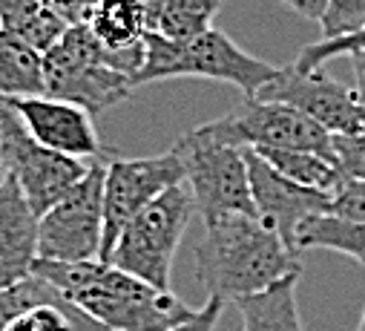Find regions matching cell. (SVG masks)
Instances as JSON below:
<instances>
[{"label":"cell","instance_id":"6da1fadb","mask_svg":"<svg viewBox=\"0 0 365 331\" xmlns=\"http://www.w3.org/2000/svg\"><path fill=\"white\" fill-rule=\"evenodd\" d=\"M32 274L49 280L72 305L101 322L107 331H170L199 311L173 291L155 288L101 260H35Z\"/></svg>","mask_w":365,"mask_h":331},{"label":"cell","instance_id":"7a4b0ae2","mask_svg":"<svg viewBox=\"0 0 365 331\" xmlns=\"http://www.w3.org/2000/svg\"><path fill=\"white\" fill-rule=\"evenodd\" d=\"M202 222L205 233L196 245V277L207 300L236 302L291 274H302L299 257L259 216L222 213Z\"/></svg>","mask_w":365,"mask_h":331},{"label":"cell","instance_id":"3957f363","mask_svg":"<svg viewBox=\"0 0 365 331\" xmlns=\"http://www.w3.org/2000/svg\"><path fill=\"white\" fill-rule=\"evenodd\" d=\"M279 66L247 55L219 29H210L193 41H170L161 32L144 35V63L135 72L133 84H155L167 78H210L222 84H233L245 98H256L259 90L273 81Z\"/></svg>","mask_w":365,"mask_h":331},{"label":"cell","instance_id":"277c9868","mask_svg":"<svg viewBox=\"0 0 365 331\" xmlns=\"http://www.w3.org/2000/svg\"><path fill=\"white\" fill-rule=\"evenodd\" d=\"M173 150L185 164V185L190 188L196 213H202V219L222 213L256 216L245 161L247 147L227 136L222 118L193 127L173 144Z\"/></svg>","mask_w":365,"mask_h":331},{"label":"cell","instance_id":"5b68a950","mask_svg":"<svg viewBox=\"0 0 365 331\" xmlns=\"http://www.w3.org/2000/svg\"><path fill=\"white\" fill-rule=\"evenodd\" d=\"M43 96L72 101L86 113H104L133 93V78L110 66L107 46L89 24H69L61 41L43 52Z\"/></svg>","mask_w":365,"mask_h":331},{"label":"cell","instance_id":"8992f818","mask_svg":"<svg viewBox=\"0 0 365 331\" xmlns=\"http://www.w3.org/2000/svg\"><path fill=\"white\" fill-rule=\"evenodd\" d=\"M193 213H196V202L190 196V188L185 182L170 188L127 222L107 263L155 288L170 291L173 257Z\"/></svg>","mask_w":365,"mask_h":331},{"label":"cell","instance_id":"52a82bcc","mask_svg":"<svg viewBox=\"0 0 365 331\" xmlns=\"http://www.w3.org/2000/svg\"><path fill=\"white\" fill-rule=\"evenodd\" d=\"M104 173L107 164L96 158L89 164V173L38 219V260H55V263L101 260Z\"/></svg>","mask_w":365,"mask_h":331},{"label":"cell","instance_id":"ba28073f","mask_svg":"<svg viewBox=\"0 0 365 331\" xmlns=\"http://www.w3.org/2000/svg\"><path fill=\"white\" fill-rule=\"evenodd\" d=\"M0 156H4L9 176L18 182L38 219L52 205H58L89 173V164L96 161H81L41 147L4 101H0Z\"/></svg>","mask_w":365,"mask_h":331},{"label":"cell","instance_id":"9c48e42d","mask_svg":"<svg viewBox=\"0 0 365 331\" xmlns=\"http://www.w3.org/2000/svg\"><path fill=\"white\" fill-rule=\"evenodd\" d=\"M185 182V164L170 147L144 158H113L104 173V245L101 263H107L115 239L133 216L153 205L161 193Z\"/></svg>","mask_w":365,"mask_h":331},{"label":"cell","instance_id":"30bf717a","mask_svg":"<svg viewBox=\"0 0 365 331\" xmlns=\"http://www.w3.org/2000/svg\"><path fill=\"white\" fill-rule=\"evenodd\" d=\"M262 101H279L319 127H325L331 136H359L362 133V118H359V98L354 87L339 84L336 78H331L322 69L314 72H299L297 66H282L277 78L267 81L259 90Z\"/></svg>","mask_w":365,"mask_h":331},{"label":"cell","instance_id":"8fae6325","mask_svg":"<svg viewBox=\"0 0 365 331\" xmlns=\"http://www.w3.org/2000/svg\"><path fill=\"white\" fill-rule=\"evenodd\" d=\"M227 136L250 150L270 147V150H311L319 156H334V136L302 116L299 110L279 104V101H262L245 98L236 113L222 118Z\"/></svg>","mask_w":365,"mask_h":331},{"label":"cell","instance_id":"7c38bea8","mask_svg":"<svg viewBox=\"0 0 365 331\" xmlns=\"http://www.w3.org/2000/svg\"><path fill=\"white\" fill-rule=\"evenodd\" d=\"M245 161H247V179H250L256 216L299 257V251H297L299 228L314 216L331 213L334 193L302 188V185L285 179L279 170H273L270 164L262 156H256L250 147L245 150Z\"/></svg>","mask_w":365,"mask_h":331},{"label":"cell","instance_id":"4fadbf2b","mask_svg":"<svg viewBox=\"0 0 365 331\" xmlns=\"http://www.w3.org/2000/svg\"><path fill=\"white\" fill-rule=\"evenodd\" d=\"M26 127V133L46 150L93 161L101 156V138L96 130V116L83 107L52 98V96H26V98H0Z\"/></svg>","mask_w":365,"mask_h":331},{"label":"cell","instance_id":"5bb4252c","mask_svg":"<svg viewBox=\"0 0 365 331\" xmlns=\"http://www.w3.org/2000/svg\"><path fill=\"white\" fill-rule=\"evenodd\" d=\"M38 260V213L12 176L0 188V291L26 280Z\"/></svg>","mask_w":365,"mask_h":331},{"label":"cell","instance_id":"9a60e30c","mask_svg":"<svg viewBox=\"0 0 365 331\" xmlns=\"http://www.w3.org/2000/svg\"><path fill=\"white\" fill-rule=\"evenodd\" d=\"M299 274H291L270 288L236 300L242 314V331H305L297 305Z\"/></svg>","mask_w":365,"mask_h":331},{"label":"cell","instance_id":"2e32d148","mask_svg":"<svg viewBox=\"0 0 365 331\" xmlns=\"http://www.w3.org/2000/svg\"><path fill=\"white\" fill-rule=\"evenodd\" d=\"M43 55L15 32L0 29V98L43 96Z\"/></svg>","mask_w":365,"mask_h":331},{"label":"cell","instance_id":"e0dca14e","mask_svg":"<svg viewBox=\"0 0 365 331\" xmlns=\"http://www.w3.org/2000/svg\"><path fill=\"white\" fill-rule=\"evenodd\" d=\"M256 156H262L273 170H279L285 179L302 185V188H314L322 193H336L345 182L339 164L328 156L311 153V150H270V147H259L253 150Z\"/></svg>","mask_w":365,"mask_h":331},{"label":"cell","instance_id":"ac0fdd59","mask_svg":"<svg viewBox=\"0 0 365 331\" xmlns=\"http://www.w3.org/2000/svg\"><path fill=\"white\" fill-rule=\"evenodd\" d=\"M305 248H325L365 265V222H351L331 213L314 216L297 233V251Z\"/></svg>","mask_w":365,"mask_h":331},{"label":"cell","instance_id":"d6986e66","mask_svg":"<svg viewBox=\"0 0 365 331\" xmlns=\"http://www.w3.org/2000/svg\"><path fill=\"white\" fill-rule=\"evenodd\" d=\"M89 29L107 49H124L144 41L147 21L135 0H101L89 15Z\"/></svg>","mask_w":365,"mask_h":331},{"label":"cell","instance_id":"ffe728a7","mask_svg":"<svg viewBox=\"0 0 365 331\" xmlns=\"http://www.w3.org/2000/svg\"><path fill=\"white\" fill-rule=\"evenodd\" d=\"M222 0H167L158 32L170 41H193L213 29Z\"/></svg>","mask_w":365,"mask_h":331},{"label":"cell","instance_id":"44dd1931","mask_svg":"<svg viewBox=\"0 0 365 331\" xmlns=\"http://www.w3.org/2000/svg\"><path fill=\"white\" fill-rule=\"evenodd\" d=\"M0 331H107V328L66 300V302L38 305L18 317H9L0 325Z\"/></svg>","mask_w":365,"mask_h":331},{"label":"cell","instance_id":"7402d4cb","mask_svg":"<svg viewBox=\"0 0 365 331\" xmlns=\"http://www.w3.org/2000/svg\"><path fill=\"white\" fill-rule=\"evenodd\" d=\"M322 38H336L365 26V0H328L322 12Z\"/></svg>","mask_w":365,"mask_h":331},{"label":"cell","instance_id":"603a6c76","mask_svg":"<svg viewBox=\"0 0 365 331\" xmlns=\"http://www.w3.org/2000/svg\"><path fill=\"white\" fill-rule=\"evenodd\" d=\"M334 156L345 179L365 182V133L359 136H334Z\"/></svg>","mask_w":365,"mask_h":331},{"label":"cell","instance_id":"cb8c5ba5","mask_svg":"<svg viewBox=\"0 0 365 331\" xmlns=\"http://www.w3.org/2000/svg\"><path fill=\"white\" fill-rule=\"evenodd\" d=\"M331 216L351 219V222H365V182L345 179L342 188L334 193Z\"/></svg>","mask_w":365,"mask_h":331},{"label":"cell","instance_id":"d4e9b609","mask_svg":"<svg viewBox=\"0 0 365 331\" xmlns=\"http://www.w3.org/2000/svg\"><path fill=\"white\" fill-rule=\"evenodd\" d=\"M43 0H0V29L21 35L43 12Z\"/></svg>","mask_w":365,"mask_h":331},{"label":"cell","instance_id":"484cf974","mask_svg":"<svg viewBox=\"0 0 365 331\" xmlns=\"http://www.w3.org/2000/svg\"><path fill=\"white\" fill-rule=\"evenodd\" d=\"M222 311H225V300L210 297L187 322H181V325H175V328H170V331H216Z\"/></svg>","mask_w":365,"mask_h":331},{"label":"cell","instance_id":"4316f807","mask_svg":"<svg viewBox=\"0 0 365 331\" xmlns=\"http://www.w3.org/2000/svg\"><path fill=\"white\" fill-rule=\"evenodd\" d=\"M279 4H285L288 9H294L297 15H302L308 21H322V12L328 6V0H279Z\"/></svg>","mask_w":365,"mask_h":331},{"label":"cell","instance_id":"83f0119b","mask_svg":"<svg viewBox=\"0 0 365 331\" xmlns=\"http://www.w3.org/2000/svg\"><path fill=\"white\" fill-rule=\"evenodd\" d=\"M348 61H351V69H354V93H356L359 104H365V52H356Z\"/></svg>","mask_w":365,"mask_h":331},{"label":"cell","instance_id":"f1b7e54d","mask_svg":"<svg viewBox=\"0 0 365 331\" xmlns=\"http://www.w3.org/2000/svg\"><path fill=\"white\" fill-rule=\"evenodd\" d=\"M6 176H9V170H6V164H4V156H0V188H4Z\"/></svg>","mask_w":365,"mask_h":331},{"label":"cell","instance_id":"f546056e","mask_svg":"<svg viewBox=\"0 0 365 331\" xmlns=\"http://www.w3.org/2000/svg\"><path fill=\"white\" fill-rule=\"evenodd\" d=\"M356 331H365V308H362V317H359V325H356Z\"/></svg>","mask_w":365,"mask_h":331},{"label":"cell","instance_id":"4dcf8cb0","mask_svg":"<svg viewBox=\"0 0 365 331\" xmlns=\"http://www.w3.org/2000/svg\"><path fill=\"white\" fill-rule=\"evenodd\" d=\"M359 118H362V133H365V104H362V110H359Z\"/></svg>","mask_w":365,"mask_h":331}]
</instances>
